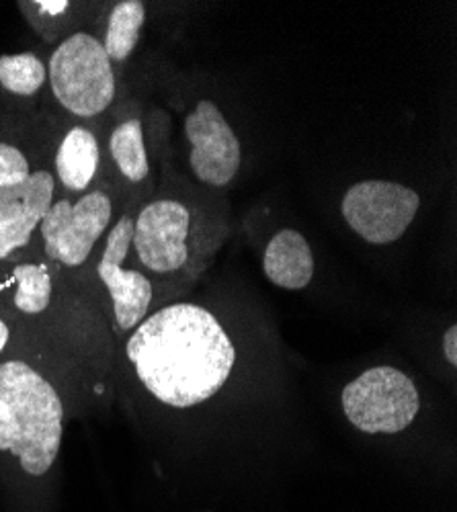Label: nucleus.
Here are the masks:
<instances>
[{
	"instance_id": "obj_3",
	"label": "nucleus",
	"mask_w": 457,
	"mask_h": 512,
	"mask_svg": "<svg viewBox=\"0 0 457 512\" xmlns=\"http://www.w3.org/2000/svg\"><path fill=\"white\" fill-rule=\"evenodd\" d=\"M48 80L56 101L78 119L105 113L117 93V78L101 39L76 31L62 39L48 62Z\"/></svg>"
},
{
	"instance_id": "obj_12",
	"label": "nucleus",
	"mask_w": 457,
	"mask_h": 512,
	"mask_svg": "<svg viewBox=\"0 0 457 512\" xmlns=\"http://www.w3.org/2000/svg\"><path fill=\"white\" fill-rule=\"evenodd\" d=\"M101 148L97 136L85 125H74L56 150V177L68 193H87L99 173Z\"/></svg>"
},
{
	"instance_id": "obj_14",
	"label": "nucleus",
	"mask_w": 457,
	"mask_h": 512,
	"mask_svg": "<svg viewBox=\"0 0 457 512\" xmlns=\"http://www.w3.org/2000/svg\"><path fill=\"white\" fill-rule=\"evenodd\" d=\"M144 23L146 5L142 0H121L111 9L101 44L113 64L126 62L134 54Z\"/></svg>"
},
{
	"instance_id": "obj_19",
	"label": "nucleus",
	"mask_w": 457,
	"mask_h": 512,
	"mask_svg": "<svg viewBox=\"0 0 457 512\" xmlns=\"http://www.w3.org/2000/svg\"><path fill=\"white\" fill-rule=\"evenodd\" d=\"M9 343H11V328H9V322L0 316V359H3Z\"/></svg>"
},
{
	"instance_id": "obj_16",
	"label": "nucleus",
	"mask_w": 457,
	"mask_h": 512,
	"mask_svg": "<svg viewBox=\"0 0 457 512\" xmlns=\"http://www.w3.org/2000/svg\"><path fill=\"white\" fill-rule=\"evenodd\" d=\"M48 80V66L31 52L0 56V87L17 97L37 95Z\"/></svg>"
},
{
	"instance_id": "obj_6",
	"label": "nucleus",
	"mask_w": 457,
	"mask_h": 512,
	"mask_svg": "<svg viewBox=\"0 0 457 512\" xmlns=\"http://www.w3.org/2000/svg\"><path fill=\"white\" fill-rule=\"evenodd\" d=\"M419 193L392 181H361L353 185L341 203L347 226L365 242L384 246L400 240L417 218Z\"/></svg>"
},
{
	"instance_id": "obj_10",
	"label": "nucleus",
	"mask_w": 457,
	"mask_h": 512,
	"mask_svg": "<svg viewBox=\"0 0 457 512\" xmlns=\"http://www.w3.org/2000/svg\"><path fill=\"white\" fill-rule=\"evenodd\" d=\"M54 195L56 179L50 170H35L23 185L0 189V263L31 242Z\"/></svg>"
},
{
	"instance_id": "obj_7",
	"label": "nucleus",
	"mask_w": 457,
	"mask_h": 512,
	"mask_svg": "<svg viewBox=\"0 0 457 512\" xmlns=\"http://www.w3.org/2000/svg\"><path fill=\"white\" fill-rule=\"evenodd\" d=\"M134 218L121 216L109 230L103 254L97 265V275L111 297V314L115 332H132L150 312L154 289L142 271H128L123 267L132 248Z\"/></svg>"
},
{
	"instance_id": "obj_8",
	"label": "nucleus",
	"mask_w": 457,
	"mask_h": 512,
	"mask_svg": "<svg viewBox=\"0 0 457 512\" xmlns=\"http://www.w3.org/2000/svg\"><path fill=\"white\" fill-rule=\"evenodd\" d=\"M191 213L177 199L146 203L134 220L132 246L138 263L154 275L177 273L189 259Z\"/></svg>"
},
{
	"instance_id": "obj_2",
	"label": "nucleus",
	"mask_w": 457,
	"mask_h": 512,
	"mask_svg": "<svg viewBox=\"0 0 457 512\" xmlns=\"http://www.w3.org/2000/svg\"><path fill=\"white\" fill-rule=\"evenodd\" d=\"M64 418L52 379L25 359H0V457L27 478H46L62 449Z\"/></svg>"
},
{
	"instance_id": "obj_13",
	"label": "nucleus",
	"mask_w": 457,
	"mask_h": 512,
	"mask_svg": "<svg viewBox=\"0 0 457 512\" xmlns=\"http://www.w3.org/2000/svg\"><path fill=\"white\" fill-rule=\"evenodd\" d=\"M9 306L23 316L46 314L54 300V277L46 263H19L0 279Z\"/></svg>"
},
{
	"instance_id": "obj_1",
	"label": "nucleus",
	"mask_w": 457,
	"mask_h": 512,
	"mask_svg": "<svg viewBox=\"0 0 457 512\" xmlns=\"http://www.w3.org/2000/svg\"><path fill=\"white\" fill-rule=\"evenodd\" d=\"M126 359L154 400L185 410L226 386L236 349L210 310L181 302L146 316L130 332Z\"/></svg>"
},
{
	"instance_id": "obj_17",
	"label": "nucleus",
	"mask_w": 457,
	"mask_h": 512,
	"mask_svg": "<svg viewBox=\"0 0 457 512\" xmlns=\"http://www.w3.org/2000/svg\"><path fill=\"white\" fill-rule=\"evenodd\" d=\"M27 156L13 144L0 142V189L23 185L31 177Z\"/></svg>"
},
{
	"instance_id": "obj_15",
	"label": "nucleus",
	"mask_w": 457,
	"mask_h": 512,
	"mask_svg": "<svg viewBox=\"0 0 457 512\" xmlns=\"http://www.w3.org/2000/svg\"><path fill=\"white\" fill-rule=\"evenodd\" d=\"M109 152L123 179L134 185L148 179L150 162L140 119H126L115 127L109 138Z\"/></svg>"
},
{
	"instance_id": "obj_9",
	"label": "nucleus",
	"mask_w": 457,
	"mask_h": 512,
	"mask_svg": "<svg viewBox=\"0 0 457 512\" xmlns=\"http://www.w3.org/2000/svg\"><path fill=\"white\" fill-rule=\"evenodd\" d=\"M185 136L191 144L189 164L195 179L210 187L230 185L242 164V148L214 101H197L185 119Z\"/></svg>"
},
{
	"instance_id": "obj_11",
	"label": "nucleus",
	"mask_w": 457,
	"mask_h": 512,
	"mask_svg": "<svg viewBox=\"0 0 457 512\" xmlns=\"http://www.w3.org/2000/svg\"><path fill=\"white\" fill-rule=\"evenodd\" d=\"M265 277L289 291H300L310 285L314 277V252L308 240L298 230L277 232L263 254Z\"/></svg>"
},
{
	"instance_id": "obj_4",
	"label": "nucleus",
	"mask_w": 457,
	"mask_h": 512,
	"mask_svg": "<svg viewBox=\"0 0 457 512\" xmlns=\"http://www.w3.org/2000/svg\"><path fill=\"white\" fill-rule=\"evenodd\" d=\"M341 402L347 420L367 435L402 433L421 410L414 381L388 365L367 369L347 383Z\"/></svg>"
},
{
	"instance_id": "obj_5",
	"label": "nucleus",
	"mask_w": 457,
	"mask_h": 512,
	"mask_svg": "<svg viewBox=\"0 0 457 512\" xmlns=\"http://www.w3.org/2000/svg\"><path fill=\"white\" fill-rule=\"evenodd\" d=\"M113 220V201L103 189L82 193L78 199H58L50 205L37 232L50 259L66 269L89 261L95 244Z\"/></svg>"
},
{
	"instance_id": "obj_18",
	"label": "nucleus",
	"mask_w": 457,
	"mask_h": 512,
	"mask_svg": "<svg viewBox=\"0 0 457 512\" xmlns=\"http://www.w3.org/2000/svg\"><path fill=\"white\" fill-rule=\"evenodd\" d=\"M443 355L449 365H457V326L451 324L443 334Z\"/></svg>"
}]
</instances>
